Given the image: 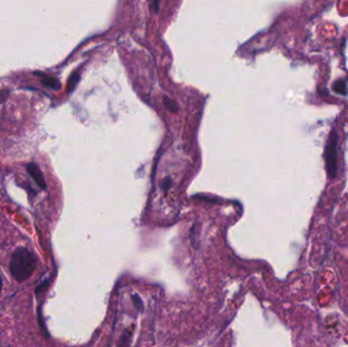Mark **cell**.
Instances as JSON below:
<instances>
[{
	"mask_svg": "<svg viewBox=\"0 0 348 347\" xmlns=\"http://www.w3.org/2000/svg\"><path fill=\"white\" fill-rule=\"evenodd\" d=\"M36 267V255L25 248L17 250L10 262L11 274L18 282H23L29 279L34 273Z\"/></svg>",
	"mask_w": 348,
	"mask_h": 347,
	"instance_id": "6da1fadb",
	"label": "cell"
},
{
	"mask_svg": "<svg viewBox=\"0 0 348 347\" xmlns=\"http://www.w3.org/2000/svg\"><path fill=\"white\" fill-rule=\"evenodd\" d=\"M337 143L338 134L335 129H332L325 148L326 170L330 179H334L337 175Z\"/></svg>",
	"mask_w": 348,
	"mask_h": 347,
	"instance_id": "7a4b0ae2",
	"label": "cell"
},
{
	"mask_svg": "<svg viewBox=\"0 0 348 347\" xmlns=\"http://www.w3.org/2000/svg\"><path fill=\"white\" fill-rule=\"evenodd\" d=\"M28 171L30 173V176L33 178V180L37 183V185L39 187H41L43 190H45L46 189V183H45V180L43 177V173L40 170V168L38 167V165L35 163L29 164Z\"/></svg>",
	"mask_w": 348,
	"mask_h": 347,
	"instance_id": "3957f363",
	"label": "cell"
},
{
	"mask_svg": "<svg viewBox=\"0 0 348 347\" xmlns=\"http://www.w3.org/2000/svg\"><path fill=\"white\" fill-rule=\"evenodd\" d=\"M42 83L43 85H45L46 87L48 88H51L53 90H59L60 89V83L58 80L54 79V78H49V77H46L42 80Z\"/></svg>",
	"mask_w": 348,
	"mask_h": 347,
	"instance_id": "277c9868",
	"label": "cell"
},
{
	"mask_svg": "<svg viewBox=\"0 0 348 347\" xmlns=\"http://www.w3.org/2000/svg\"><path fill=\"white\" fill-rule=\"evenodd\" d=\"M163 102H164L165 106H166L172 113H178V112H179V105H178L176 102H174V101H172L170 98L164 97Z\"/></svg>",
	"mask_w": 348,
	"mask_h": 347,
	"instance_id": "5b68a950",
	"label": "cell"
},
{
	"mask_svg": "<svg viewBox=\"0 0 348 347\" xmlns=\"http://www.w3.org/2000/svg\"><path fill=\"white\" fill-rule=\"evenodd\" d=\"M79 79H80V76H79L78 74H74V75L72 76V78H71L69 81H68V86H67L68 92H72V91L74 90V88L76 87V85H77Z\"/></svg>",
	"mask_w": 348,
	"mask_h": 347,
	"instance_id": "8992f818",
	"label": "cell"
},
{
	"mask_svg": "<svg viewBox=\"0 0 348 347\" xmlns=\"http://www.w3.org/2000/svg\"><path fill=\"white\" fill-rule=\"evenodd\" d=\"M334 90L340 94H346V85L344 82H337L334 85Z\"/></svg>",
	"mask_w": 348,
	"mask_h": 347,
	"instance_id": "52a82bcc",
	"label": "cell"
},
{
	"mask_svg": "<svg viewBox=\"0 0 348 347\" xmlns=\"http://www.w3.org/2000/svg\"><path fill=\"white\" fill-rule=\"evenodd\" d=\"M171 180L170 179H167V180H165L164 182H163V184H162V189L164 190V191H167L169 188H170V186H171Z\"/></svg>",
	"mask_w": 348,
	"mask_h": 347,
	"instance_id": "ba28073f",
	"label": "cell"
},
{
	"mask_svg": "<svg viewBox=\"0 0 348 347\" xmlns=\"http://www.w3.org/2000/svg\"><path fill=\"white\" fill-rule=\"evenodd\" d=\"M153 10L155 13H158L159 11V8H160V0H153Z\"/></svg>",
	"mask_w": 348,
	"mask_h": 347,
	"instance_id": "9c48e42d",
	"label": "cell"
},
{
	"mask_svg": "<svg viewBox=\"0 0 348 347\" xmlns=\"http://www.w3.org/2000/svg\"><path fill=\"white\" fill-rule=\"evenodd\" d=\"M2 289H3V280H2V277H0V292H2Z\"/></svg>",
	"mask_w": 348,
	"mask_h": 347,
	"instance_id": "30bf717a",
	"label": "cell"
}]
</instances>
